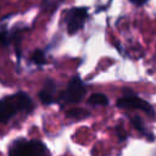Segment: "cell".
<instances>
[{"label": "cell", "instance_id": "9", "mask_svg": "<svg viewBox=\"0 0 156 156\" xmlns=\"http://www.w3.org/2000/svg\"><path fill=\"white\" fill-rule=\"evenodd\" d=\"M66 115L69 118H83V117H87L89 115V112L83 108H71L67 111Z\"/></svg>", "mask_w": 156, "mask_h": 156}, {"label": "cell", "instance_id": "3", "mask_svg": "<svg viewBox=\"0 0 156 156\" xmlns=\"http://www.w3.org/2000/svg\"><path fill=\"white\" fill-rule=\"evenodd\" d=\"M85 93L87 88L82 79L79 77H73L69 80L67 88L60 94L58 100L63 101L65 104H77L84 98Z\"/></svg>", "mask_w": 156, "mask_h": 156}, {"label": "cell", "instance_id": "8", "mask_svg": "<svg viewBox=\"0 0 156 156\" xmlns=\"http://www.w3.org/2000/svg\"><path fill=\"white\" fill-rule=\"evenodd\" d=\"M30 60H32V62H34V63L38 65V66H41V65H44V63L46 62L44 52H43L41 50H39V49H37V50L32 54Z\"/></svg>", "mask_w": 156, "mask_h": 156}, {"label": "cell", "instance_id": "7", "mask_svg": "<svg viewBox=\"0 0 156 156\" xmlns=\"http://www.w3.org/2000/svg\"><path fill=\"white\" fill-rule=\"evenodd\" d=\"M88 104L90 105H101V106H106L108 104V99L105 94L102 93H94L89 96L88 99Z\"/></svg>", "mask_w": 156, "mask_h": 156}, {"label": "cell", "instance_id": "10", "mask_svg": "<svg viewBox=\"0 0 156 156\" xmlns=\"http://www.w3.org/2000/svg\"><path fill=\"white\" fill-rule=\"evenodd\" d=\"M10 39H11V38L9 37V33H7L6 30H1V32H0V45H2V46L9 45Z\"/></svg>", "mask_w": 156, "mask_h": 156}, {"label": "cell", "instance_id": "5", "mask_svg": "<svg viewBox=\"0 0 156 156\" xmlns=\"http://www.w3.org/2000/svg\"><path fill=\"white\" fill-rule=\"evenodd\" d=\"M117 106L118 107H122V108H136V110H141L149 115H151L154 111H152V107L144 100H141L140 98L138 96H123L121 99L117 100Z\"/></svg>", "mask_w": 156, "mask_h": 156}, {"label": "cell", "instance_id": "12", "mask_svg": "<svg viewBox=\"0 0 156 156\" xmlns=\"http://www.w3.org/2000/svg\"><path fill=\"white\" fill-rule=\"evenodd\" d=\"M133 4H135V5H143V4H145L147 0H130Z\"/></svg>", "mask_w": 156, "mask_h": 156}, {"label": "cell", "instance_id": "11", "mask_svg": "<svg viewBox=\"0 0 156 156\" xmlns=\"http://www.w3.org/2000/svg\"><path fill=\"white\" fill-rule=\"evenodd\" d=\"M133 124H134V127H135L136 129H139V130H144V128H143V123H141V121H140L138 117L133 118Z\"/></svg>", "mask_w": 156, "mask_h": 156}, {"label": "cell", "instance_id": "4", "mask_svg": "<svg viewBox=\"0 0 156 156\" xmlns=\"http://www.w3.org/2000/svg\"><path fill=\"white\" fill-rule=\"evenodd\" d=\"M88 16L85 7H73L67 13V32L69 34L77 33L84 24Z\"/></svg>", "mask_w": 156, "mask_h": 156}, {"label": "cell", "instance_id": "6", "mask_svg": "<svg viewBox=\"0 0 156 156\" xmlns=\"http://www.w3.org/2000/svg\"><path fill=\"white\" fill-rule=\"evenodd\" d=\"M55 90H56V85L55 83L51 80V79H48L45 82V85L44 88L39 91L38 96L40 99V101L45 105H49V104H52L55 101V98H54V94H55Z\"/></svg>", "mask_w": 156, "mask_h": 156}, {"label": "cell", "instance_id": "2", "mask_svg": "<svg viewBox=\"0 0 156 156\" xmlns=\"http://www.w3.org/2000/svg\"><path fill=\"white\" fill-rule=\"evenodd\" d=\"M46 147L39 140H15L10 149L9 156H45Z\"/></svg>", "mask_w": 156, "mask_h": 156}, {"label": "cell", "instance_id": "1", "mask_svg": "<svg viewBox=\"0 0 156 156\" xmlns=\"http://www.w3.org/2000/svg\"><path fill=\"white\" fill-rule=\"evenodd\" d=\"M33 101L23 91L6 96L0 100V123H6L20 111H32Z\"/></svg>", "mask_w": 156, "mask_h": 156}]
</instances>
